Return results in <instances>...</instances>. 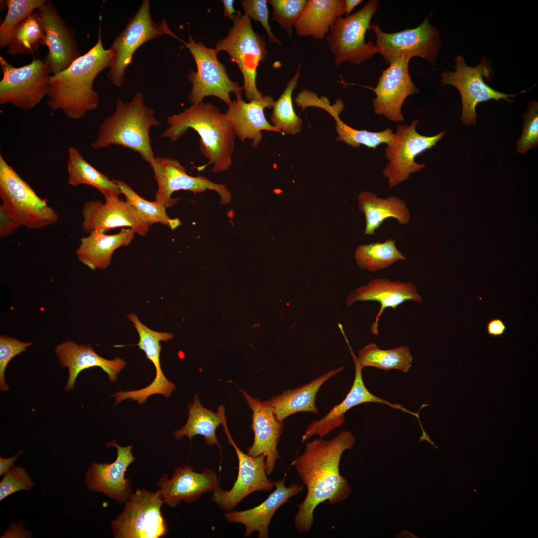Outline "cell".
<instances>
[{"label":"cell","mask_w":538,"mask_h":538,"mask_svg":"<svg viewBox=\"0 0 538 538\" xmlns=\"http://www.w3.org/2000/svg\"><path fill=\"white\" fill-rule=\"evenodd\" d=\"M55 352L61 366L67 368L69 371L65 387L67 391L74 388L78 375L85 369L99 367L107 374L110 381L115 382L118 374L126 365L123 359H106L97 354L90 345H79L73 341L58 345Z\"/></svg>","instance_id":"29"},{"label":"cell","mask_w":538,"mask_h":538,"mask_svg":"<svg viewBox=\"0 0 538 538\" xmlns=\"http://www.w3.org/2000/svg\"><path fill=\"white\" fill-rule=\"evenodd\" d=\"M186 45L192 55L197 71L190 70L187 76L192 84L189 100L193 105L203 102L205 97L212 96L222 100L228 106L232 101L230 94L235 93L236 98H242L243 89L229 77L225 66L218 58L219 53L215 48L206 46L201 41L196 42L190 34Z\"/></svg>","instance_id":"9"},{"label":"cell","mask_w":538,"mask_h":538,"mask_svg":"<svg viewBox=\"0 0 538 538\" xmlns=\"http://www.w3.org/2000/svg\"><path fill=\"white\" fill-rule=\"evenodd\" d=\"M396 240L388 239L384 242H375L358 246L355 251V259L359 268L376 272L386 269L399 261L406 258L396 246Z\"/></svg>","instance_id":"38"},{"label":"cell","mask_w":538,"mask_h":538,"mask_svg":"<svg viewBox=\"0 0 538 538\" xmlns=\"http://www.w3.org/2000/svg\"><path fill=\"white\" fill-rule=\"evenodd\" d=\"M379 6L377 0H370L355 13L336 19L325 38L335 66L344 63L358 65L377 53L375 44L370 39L366 42L365 35Z\"/></svg>","instance_id":"7"},{"label":"cell","mask_w":538,"mask_h":538,"mask_svg":"<svg viewBox=\"0 0 538 538\" xmlns=\"http://www.w3.org/2000/svg\"><path fill=\"white\" fill-rule=\"evenodd\" d=\"M344 368L341 367L329 371L308 383L293 389H288L264 402L272 407L277 419L281 421L297 412L318 413L315 402L317 392L325 382Z\"/></svg>","instance_id":"30"},{"label":"cell","mask_w":538,"mask_h":538,"mask_svg":"<svg viewBox=\"0 0 538 538\" xmlns=\"http://www.w3.org/2000/svg\"><path fill=\"white\" fill-rule=\"evenodd\" d=\"M410 59L403 57L392 61L389 67L382 71L375 88L348 84L342 80L340 82L360 86L373 91L376 94L372 102L375 114L382 115L394 122H402L404 117L401 109L405 99L410 95L420 93L409 73Z\"/></svg>","instance_id":"16"},{"label":"cell","mask_w":538,"mask_h":538,"mask_svg":"<svg viewBox=\"0 0 538 538\" xmlns=\"http://www.w3.org/2000/svg\"><path fill=\"white\" fill-rule=\"evenodd\" d=\"M528 110L523 115L524 127L522 135L517 142V151L525 153L538 145V103L531 100Z\"/></svg>","instance_id":"43"},{"label":"cell","mask_w":538,"mask_h":538,"mask_svg":"<svg viewBox=\"0 0 538 538\" xmlns=\"http://www.w3.org/2000/svg\"><path fill=\"white\" fill-rule=\"evenodd\" d=\"M219 483L217 474L211 469L199 473L185 465L175 468L170 479L166 474L162 475L157 485L164 503L174 508L181 501H196L203 494L220 488Z\"/></svg>","instance_id":"24"},{"label":"cell","mask_w":538,"mask_h":538,"mask_svg":"<svg viewBox=\"0 0 538 538\" xmlns=\"http://www.w3.org/2000/svg\"><path fill=\"white\" fill-rule=\"evenodd\" d=\"M272 97L265 95L261 100L245 102L242 98H236L229 105L225 113L236 136L243 143L249 139L252 145L256 148L262 139V131L278 132L267 120L264 113L266 108H272L274 103Z\"/></svg>","instance_id":"26"},{"label":"cell","mask_w":538,"mask_h":538,"mask_svg":"<svg viewBox=\"0 0 538 538\" xmlns=\"http://www.w3.org/2000/svg\"><path fill=\"white\" fill-rule=\"evenodd\" d=\"M301 64L298 66L293 76L288 82L284 91L274 102L270 120L279 133L295 134L301 129L302 120L293 109L292 95L296 87L300 75Z\"/></svg>","instance_id":"39"},{"label":"cell","mask_w":538,"mask_h":538,"mask_svg":"<svg viewBox=\"0 0 538 538\" xmlns=\"http://www.w3.org/2000/svg\"><path fill=\"white\" fill-rule=\"evenodd\" d=\"M33 343L22 342L14 338L3 335L0 336V388L7 392L9 387L5 381L4 373L9 361L15 356L26 350Z\"/></svg>","instance_id":"44"},{"label":"cell","mask_w":538,"mask_h":538,"mask_svg":"<svg viewBox=\"0 0 538 538\" xmlns=\"http://www.w3.org/2000/svg\"><path fill=\"white\" fill-rule=\"evenodd\" d=\"M97 43L65 70L50 76L48 107L60 110L68 118L77 120L99 105V96L94 90L97 76L109 68L113 58L111 49H105L100 30Z\"/></svg>","instance_id":"2"},{"label":"cell","mask_w":538,"mask_h":538,"mask_svg":"<svg viewBox=\"0 0 538 538\" xmlns=\"http://www.w3.org/2000/svg\"><path fill=\"white\" fill-rule=\"evenodd\" d=\"M171 33L165 22L159 25L153 20L150 13V1L143 0L134 15L129 19L110 48L113 53L108 72L110 82L117 87H121L126 81V70L132 64L137 49L149 40Z\"/></svg>","instance_id":"10"},{"label":"cell","mask_w":538,"mask_h":538,"mask_svg":"<svg viewBox=\"0 0 538 538\" xmlns=\"http://www.w3.org/2000/svg\"><path fill=\"white\" fill-rule=\"evenodd\" d=\"M266 0H243L241 2L244 14L259 22L265 30L270 43L281 45V42L272 32L269 24V12Z\"/></svg>","instance_id":"46"},{"label":"cell","mask_w":538,"mask_h":538,"mask_svg":"<svg viewBox=\"0 0 538 538\" xmlns=\"http://www.w3.org/2000/svg\"><path fill=\"white\" fill-rule=\"evenodd\" d=\"M507 329L505 322L500 318H493L488 320L486 325L487 334L493 337H500L504 335Z\"/></svg>","instance_id":"48"},{"label":"cell","mask_w":538,"mask_h":538,"mask_svg":"<svg viewBox=\"0 0 538 538\" xmlns=\"http://www.w3.org/2000/svg\"><path fill=\"white\" fill-rule=\"evenodd\" d=\"M21 226L0 205V237L5 238L12 235Z\"/></svg>","instance_id":"47"},{"label":"cell","mask_w":538,"mask_h":538,"mask_svg":"<svg viewBox=\"0 0 538 538\" xmlns=\"http://www.w3.org/2000/svg\"><path fill=\"white\" fill-rule=\"evenodd\" d=\"M46 0H5L7 7V14L0 26V47L7 46L13 28L21 21L38 9Z\"/></svg>","instance_id":"41"},{"label":"cell","mask_w":538,"mask_h":538,"mask_svg":"<svg viewBox=\"0 0 538 538\" xmlns=\"http://www.w3.org/2000/svg\"><path fill=\"white\" fill-rule=\"evenodd\" d=\"M48 49L44 62L52 75L63 71L82 55L74 30L60 15L54 3L46 0L37 12Z\"/></svg>","instance_id":"17"},{"label":"cell","mask_w":538,"mask_h":538,"mask_svg":"<svg viewBox=\"0 0 538 538\" xmlns=\"http://www.w3.org/2000/svg\"><path fill=\"white\" fill-rule=\"evenodd\" d=\"M169 125L160 137L178 140L189 129L200 136L199 148L212 164V172L227 171L232 166L236 134L225 113L215 105L202 102L168 117Z\"/></svg>","instance_id":"3"},{"label":"cell","mask_w":538,"mask_h":538,"mask_svg":"<svg viewBox=\"0 0 538 538\" xmlns=\"http://www.w3.org/2000/svg\"><path fill=\"white\" fill-rule=\"evenodd\" d=\"M115 447L117 456L113 462L98 463L93 462L86 475L88 488L92 491L101 492L123 504L132 494L131 480L125 478L128 467L135 460L132 452V445L121 446L113 440L107 444Z\"/></svg>","instance_id":"20"},{"label":"cell","mask_w":538,"mask_h":538,"mask_svg":"<svg viewBox=\"0 0 538 538\" xmlns=\"http://www.w3.org/2000/svg\"><path fill=\"white\" fill-rule=\"evenodd\" d=\"M133 323L138 335L137 346L143 351L146 358L154 365L156 375L153 382L145 388L135 391L127 392L119 391L113 397L116 398L117 404L126 399L136 401L140 404L144 403L147 398L155 394H161L169 398L176 388L175 385L167 380L161 369L160 363V353L161 347L160 341H167L173 337L172 334L153 330L143 324L137 316L134 313L128 315Z\"/></svg>","instance_id":"21"},{"label":"cell","mask_w":538,"mask_h":538,"mask_svg":"<svg viewBox=\"0 0 538 538\" xmlns=\"http://www.w3.org/2000/svg\"><path fill=\"white\" fill-rule=\"evenodd\" d=\"M239 389L253 411L251 428L254 433V439L252 445L248 449L247 454L253 457L264 454L266 473L270 475L276 460L280 458L277 445L283 429V421L277 419L270 405Z\"/></svg>","instance_id":"23"},{"label":"cell","mask_w":538,"mask_h":538,"mask_svg":"<svg viewBox=\"0 0 538 538\" xmlns=\"http://www.w3.org/2000/svg\"><path fill=\"white\" fill-rule=\"evenodd\" d=\"M189 415L185 425L180 429L174 432L175 439H180L186 436L190 441L196 435L204 436L206 443L209 446L217 445L221 452V447L216 435L217 427L223 424L225 418V409L220 405L216 413L204 407L199 398L195 395L192 404H188Z\"/></svg>","instance_id":"34"},{"label":"cell","mask_w":538,"mask_h":538,"mask_svg":"<svg viewBox=\"0 0 538 538\" xmlns=\"http://www.w3.org/2000/svg\"><path fill=\"white\" fill-rule=\"evenodd\" d=\"M45 45V30L37 12L33 11L13 28L7 52L15 56L34 53Z\"/></svg>","instance_id":"37"},{"label":"cell","mask_w":538,"mask_h":538,"mask_svg":"<svg viewBox=\"0 0 538 538\" xmlns=\"http://www.w3.org/2000/svg\"><path fill=\"white\" fill-rule=\"evenodd\" d=\"M408 300L422 302L421 297L417 292L414 283L393 281L386 278H376L351 291L346 297L345 303L347 307L357 301H373L380 304L381 308L370 327L371 333L378 336L379 333L378 323L385 309H396Z\"/></svg>","instance_id":"25"},{"label":"cell","mask_w":538,"mask_h":538,"mask_svg":"<svg viewBox=\"0 0 538 538\" xmlns=\"http://www.w3.org/2000/svg\"><path fill=\"white\" fill-rule=\"evenodd\" d=\"M361 2H362V0H345L344 9L346 16H348L352 10Z\"/></svg>","instance_id":"51"},{"label":"cell","mask_w":538,"mask_h":538,"mask_svg":"<svg viewBox=\"0 0 538 538\" xmlns=\"http://www.w3.org/2000/svg\"><path fill=\"white\" fill-rule=\"evenodd\" d=\"M299 104L302 109L308 107H315L329 113L336 121V130L338 134L336 140L342 141L350 146L358 147L364 145L375 149L382 143H390L394 136L393 130L390 128L381 132H373L356 130L345 124L339 117L344 107L341 99H337L334 104L330 105L326 97H318L315 93L305 90L300 96Z\"/></svg>","instance_id":"28"},{"label":"cell","mask_w":538,"mask_h":538,"mask_svg":"<svg viewBox=\"0 0 538 538\" xmlns=\"http://www.w3.org/2000/svg\"><path fill=\"white\" fill-rule=\"evenodd\" d=\"M159 124L154 110L145 105L142 93L137 92L128 102L118 98L115 112L100 124L91 146L99 150L112 144L121 145L138 152L150 165L155 158L150 143V128Z\"/></svg>","instance_id":"4"},{"label":"cell","mask_w":538,"mask_h":538,"mask_svg":"<svg viewBox=\"0 0 538 538\" xmlns=\"http://www.w3.org/2000/svg\"><path fill=\"white\" fill-rule=\"evenodd\" d=\"M22 453V452L20 451L15 455L8 458H3L1 457H0V475L3 474H5L9 470V468L13 464L17 457Z\"/></svg>","instance_id":"49"},{"label":"cell","mask_w":538,"mask_h":538,"mask_svg":"<svg viewBox=\"0 0 538 538\" xmlns=\"http://www.w3.org/2000/svg\"><path fill=\"white\" fill-rule=\"evenodd\" d=\"M0 64L3 74L0 104L10 103L29 111L47 96L50 73L44 59H34L29 64L15 68L0 56Z\"/></svg>","instance_id":"12"},{"label":"cell","mask_w":538,"mask_h":538,"mask_svg":"<svg viewBox=\"0 0 538 538\" xmlns=\"http://www.w3.org/2000/svg\"><path fill=\"white\" fill-rule=\"evenodd\" d=\"M149 166L158 186L154 201L165 208L175 205L178 198L173 199L171 196L179 190L191 191L196 194L207 189L212 190L219 195L221 204L231 202L232 195L225 185L214 183L204 176L188 175L185 167L176 159L156 157Z\"/></svg>","instance_id":"15"},{"label":"cell","mask_w":538,"mask_h":538,"mask_svg":"<svg viewBox=\"0 0 538 538\" xmlns=\"http://www.w3.org/2000/svg\"><path fill=\"white\" fill-rule=\"evenodd\" d=\"M358 208L365 216L366 227L364 236L374 235L383 222L393 218L403 225L410 219L409 210L404 201L396 196L387 198L378 197L369 191L360 193L358 197Z\"/></svg>","instance_id":"33"},{"label":"cell","mask_w":538,"mask_h":538,"mask_svg":"<svg viewBox=\"0 0 538 538\" xmlns=\"http://www.w3.org/2000/svg\"><path fill=\"white\" fill-rule=\"evenodd\" d=\"M231 20L233 26L227 35L216 42L215 49L218 52H226L232 61L237 64L243 75L242 87L247 100H261L264 95L257 87V70L267 56L265 38L254 31L251 19L240 10Z\"/></svg>","instance_id":"5"},{"label":"cell","mask_w":538,"mask_h":538,"mask_svg":"<svg viewBox=\"0 0 538 538\" xmlns=\"http://www.w3.org/2000/svg\"><path fill=\"white\" fill-rule=\"evenodd\" d=\"M68 152L69 185L77 186L85 184L95 187L104 195L105 200L120 198L122 193L113 179H110L85 160L77 148L70 147Z\"/></svg>","instance_id":"35"},{"label":"cell","mask_w":538,"mask_h":538,"mask_svg":"<svg viewBox=\"0 0 538 538\" xmlns=\"http://www.w3.org/2000/svg\"><path fill=\"white\" fill-rule=\"evenodd\" d=\"M80 240L76 251L78 260L92 270L104 269L111 263L114 252L129 245L135 233L130 228H123L117 234L92 232Z\"/></svg>","instance_id":"31"},{"label":"cell","mask_w":538,"mask_h":538,"mask_svg":"<svg viewBox=\"0 0 538 538\" xmlns=\"http://www.w3.org/2000/svg\"><path fill=\"white\" fill-rule=\"evenodd\" d=\"M160 491L137 489L125 503L122 513L111 522L116 538H158L167 532L161 508Z\"/></svg>","instance_id":"11"},{"label":"cell","mask_w":538,"mask_h":538,"mask_svg":"<svg viewBox=\"0 0 538 538\" xmlns=\"http://www.w3.org/2000/svg\"><path fill=\"white\" fill-rule=\"evenodd\" d=\"M127 200L140 214L149 226L154 224H161L169 227L172 230L181 225L178 218L172 219L166 214L164 206L156 203L147 201L137 194L125 182L113 179Z\"/></svg>","instance_id":"40"},{"label":"cell","mask_w":538,"mask_h":538,"mask_svg":"<svg viewBox=\"0 0 538 538\" xmlns=\"http://www.w3.org/2000/svg\"><path fill=\"white\" fill-rule=\"evenodd\" d=\"M82 229L86 232H106L117 228L128 227L141 236L147 235L149 226L127 200L120 198L85 202L82 209Z\"/></svg>","instance_id":"19"},{"label":"cell","mask_w":538,"mask_h":538,"mask_svg":"<svg viewBox=\"0 0 538 538\" xmlns=\"http://www.w3.org/2000/svg\"><path fill=\"white\" fill-rule=\"evenodd\" d=\"M355 364V377L348 394L339 404L335 405L322 418L312 421L303 434L301 442H304L314 435L323 438L332 430L340 426L345 420V414L351 408L366 403H380L394 409L401 410L413 416L417 413L408 410L400 404H392L372 394L365 386L362 378V369L352 348L347 343Z\"/></svg>","instance_id":"22"},{"label":"cell","mask_w":538,"mask_h":538,"mask_svg":"<svg viewBox=\"0 0 538 538\" xmlns=\"http://www.w3.org/2000/svg\"><path fill=\"white\" fill-rule=\"evenodd\" d=\"M307 0H269L272 7V20L284 29L289 36L292 35V27L301 14Z\"/></svg>","instance_id":"42"},{"label":"cell","mask_w":538,"mask_h":538,"mask_svg":"<svg viewBox=\"0 0 538 538\" xmlns=\"http://www.w3.org/2000/svg\"><path fill=\"white\" fill-rule=\"evenodd\" d=\"M33 486L31 479L24 468L12 467L0 483V500L17 491L29 490Z\"/></svg>","instance_id":"45"},{"label":"cell","mask_w":538,"mask_h":538,"mask_svg":"<svg viewBox=\"0 0 538 538\" xmlns=\"http://www.w3.org/2000/svg\"><path fill=\"white\" fill-rule=\"evenodd\" d=\"M358 353L357 360L363 369L370 367L386 371L394 369L406 373L413 361L409 348L404 345L382 349L372 342L359 350Z\"/></svg>","instance_id":"36"},{"label":"cell","mask_w":538,"mask_h":538,"mask_svg":"<svg viewBox=\"0 0 538 538\" xmlns=\"http://www.w3.org/2000/svg\"><path fill=\"white\" fill-rule=\"evenodd\" d=\"M234 0H222L224 6L223 16L224 17H228L232 19L233 15L236 13L237 11L234 8Z\"/></svg>","instance_id":"50"},{"label":"cell","mask_w":538,"mask_h":538,"mask_svg":"<svg viewBox=\"0 0 538 538\" xmlns=\"http://www.w3.org/2000/svg\"><path fill=\"white\" fill-rule=\"evenodd\" d=\"M356 441L349 431L341 432L333 439L320 438L309 441L304 451L292 462L307 491L298 505L294 525L299 533L309 532L313 525V512L321 503L335 504L346 500L351 493L348 481L340 475L339 463L343 453L353 448Z\"/></svg>","instance_id":"1"},{"label":"cell","mask_w":538,"mask_h":538,"mask_svg":"<svg viewBox=\"0 0 538 538\" xmlns=\"http://www.w3.org/2000/svg\"><path fill=\"white\" fill-rule=\"evenodd\" d=\"M223 426L228 441L234 447L238 458V474L230 490L224 491L220 488L212 492V499L220 508L228 512L249 494L271 490L274 483L269 480L267 475L266 456L262 454L253 457L242 452L233 441L226 423Z\"/></svg>","instance_id":"18"},{"label":"cell","mask_w":538,"mask_h":538,"mask_svg":"<svg viewBox=\"0 0 538 538\" xmlns=\"http://www.w3.org/2000/svg\"><path fill=\"white\" fill-rule=\"evenodd\" d=\"M425 18L418 26L394 33L384 32L378 25L371 24L376 37V53L381 54L388 64L397 58L415 56L425 58L434 65L440 48L439 30Z\"/></svg>","instance_id":"14"},{"label":"cell","mask_w":538,"mask_h":538,"mask_svg":"<svg viewBox=\"0 0 538 538\" xmlns=\"http://www.w3.org/2000/svg\"><path fill=\"white\" fill-rule=\"evenodd\" d=\"M344 13V0H309L293 27L299 36L322 40Z\"/></svg>","instance_id":"32"},{"label":"cell","mask_w":538,"mask_h":538,"mask_svg":"<svg viewBox=\"0 0 538 538\" xmlns=\"http://www.w3.org/2000/svg\"><path fill=\"white\" fill-rule=\"evenodd\" d=\"M454 71H445L441 74L442 84L450 85L456 87L460 92L462 103L461 120L462 123L471 125L476 123L477 105L490 100L500 101L504 99L508 103L513 102L509 98H514L519 94L525 93L523 90L516 94H507L497 91L487 85L483 80L492 79L494 73L492 62L483 56L479 63L474 67L467 65L465 59L459 54L455 59Z\"/></svg>","instance_id":"8"},{"label":"cell","mask_w":538,"mask_h":538,"mask_svg":"<svg viewBox=\"0 0 538 538\" xmlns=\"http://www.w3.org/2000/svg\"><path fill=\"white\" fill-rule=\"evenodd\" d=\"M284 480L285 477L274 482L275 490L257 507L242 511H229L224 513V516L229 522L240 523L245 526L244 537H249L257 532L259 538H269V525L276 511L303 489L302 486L293 483L286 487Z\"/></svg>","instance_id":"27"},{"label":"cell","mask_w":538,"mask_h":538,"mask_svg":"<svg viewBox=\"0 0 538 538\" xmlns=\"http://www.w3.org/2000/svg\"><path fill=\"white\" fill-rule=\"evenodd\" d=\"M418 122L414 120L410 125H397L396 133L387 144L385 152L389 163L383 174L388 178L390 188L397 186L408 179L410 174L424 168L425 164L416 163L415 158L435 145L445 134L444 130L431 136L421 135L416 131Z\"/></svg>","instance_id":"13"},{"label":"cell","mask_w":538,"mask_h":538,"mask_svg":"<svg viewBox=\"0 0 538 538\" xmlns=\"http://www.w3.org/2000/svg\"><path fill=\"white\" fill-rule=\"evenodd\" d=\"M0 197L8 213L21 226L39 229L56 223L57 213L0 155Z\"/></svg>","instance_id":"6"}]
</instances>
